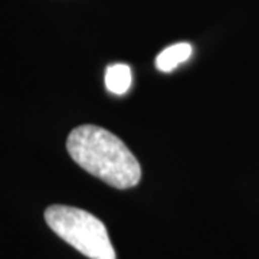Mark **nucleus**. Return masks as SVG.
Returning a JSON list of instances; mask_svg holds the SVG:
<instances>
[{
  "mask_svg": "<svg viewBox=\"0 0 259 259\" xmlns=\"http://www.w3.org/2000/svg\"><path fill=\"white\" fill-rule=\"evenodd\" d=\"M66 150L78 166L115 189H130L141 180L137 158L108 130L91 124L76 127L68 136Z\"/></svg>",
  "mask_w": 259,
  "mask_h": 259,
  "instance_id": "1",
  "label": "nucleus"
},
{
  "mask_svg": "<svg viewBox=\"0 0 259 259\" xmlns=\"http://www.w3.org/2000/svg\"><path fill=\"white\" fill-rule=\"evenodd\" d=\"M48 226L90 259H117L105 225L82 209L52 204L45 210Z\"/></svg>",
  "mask_w": 259,
  "mask_h": 259,
  "instance_id": "2",
  "label": "nucleus"
},
{
  "mask_svg": "<svg viewBox=\"0 0 259 259\" xmlns=\"http://www.w3.org/2000/svg\"><path fill=\"white\" fill-rule=\"evenodd\" d=\"M192 55V45L180 42L163 49L156 58V68L160 72H171L180 64L186 62Z\"/></svg>",
  "mask_w": 259,
  "mask_h": 259,
  "instance_id": "3",
  "label": "nucleus"
},
{
  "mask_svg": "<svg viewBox=\"0 0 259 259\" xmlns=\"http://www.w3.org/2000/svg\"><path fill=\"white\" fill-rule=\"evenodd\" d=\"M131 68L125 64H111L105 71V87L114 95H124L131 87Z\"/></svg>",
  "mask_w": 259,
  "mask_h": 259,
  "instance_id": "4",
  "label": "nucleus"
}]
</instances>
